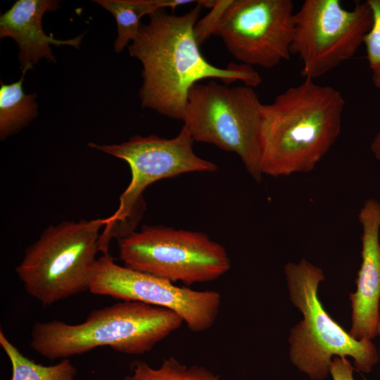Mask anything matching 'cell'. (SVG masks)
<instances>
[{
	"instance_id": "obj_19",
	"label": "cell",
	"mask_w": 380,
	"mask_h": 380,
	"mask_svg": "<svg viewBox=\"0 0 380 380\" xmlns=\"http://www.w3.org/2000/svg\"><path fill=\"white\" fill-rule=\"evenodd\" d=\"M232 0H218L209 13L198 20L194 27V34L199 45L203 44L212 34H215L222 15Z\"/></svg>"
},
{
	"instance_id": "obj_13",
	"label": "cell",
	"mask_w": 380,
	"mask_h": 380,
	"mask_svg": "<svg viewBox=\"0 0 380 380\" xmlns=\"http://www.w3.org/2000/svg\"><path fill=\"white\" fill-rule=\"evenodd\" d=\"M53 0H18L0 16V37H11L19 49L18 58L22 71H27L44 58L55 62L51 45H68L79 49L84 34L67 40L47 35L42 25L46 12L58 8Z\"/></svg>"
},
{
	"instance_id": "obj_17",
	"label": "cell",
	"mask_w": 380,
	"mask_h": 380,
	"mask_svg": "<svg viewBox=\"0 0 380 380\" xmlns=\"http://www.w3.org/2000/svg\"><path fill=\"white\" fill-rule=\"evenodd\" d=\"M127 377L129 380H225L204 367H188L174 357L165 359L158 368L137 361L132 364V375Z\"/></svg>"
},
{
	"instance_id": "obj_21",
	"label": "cell",
	"mask_w": 380,
	"mask_h": 380,
	"mask_svg": "<svg viewBox=\"0 0 380 380\" xmlns=\"http://www.w3.org/2000/svg\"><path fill=\"white\" fill-rule=\"evenodd\" d=\"M372 81L376 88L380 89V68L372 70ZM371 151L374 157L380 160V132L374 137L371 144Z\"/></svg>"
},
{
	"instance_id": "obj_9",
	"label": "cell",
	"mask_w": 380,
	"mask_h": 380,
	"mask_svg": "<svg viewBox=\"0 0 380 380\" xmlns=\"http://www.w3.org/2000/svg\"><path fill=\"white\" fill-rule=\"evenodd\" d=\"M372 23L366 1L351 10L339 0H305L294 15L292 54H298L305 79L315 80L352 58Z\"/></svg>"
},
{
	"instance_id": "obj_18",
	"label": "cell",
	"mask_w": 380,
	"mask_h": 380,
	"mask_svg": "<svg viewBox=\"0 0 380 380\" xmlns=\"http://www.w3.org/2000/svg\"><path fill=\"white\" fill-rule=\"evenodd\" d=\"M372 15L371 28L366 34L367 59L371 70L380 68V0H367Z\"/></svg>"
},
{
	"instance_id": "obj_20",
	"label": "cell",
	"mask_w": 380,
	"mask_h": 380,
	"mask_svg": "<svg viewBox=\"0 0 380 380\" xmlns=\"http://www.w3.org/2000/svg\"><path fill=\"white\" fill-rule=\"evenodd\" d=\"M353 367L346 357H334L330 365V374L333 380H355Z\"/></svg>"
},
{
	"instance_id": "obj_22",
	"label": "cell",
	"mask_w": 380,
	"mask_h": 380,
	"mask_svg": "<svg viewBox=\"0 0 380 380\" xmlns=\"http://www.w3.org/2000/svg\"><path fill=\"white\" fill-rule=\"evenodd\" d=\"M377 333H378V335L380 336V317H379V324H378ZM379 360H380V349L379 351Z\"/></svg>"
},
{
	"instance_id": "obj_3",
	"label": "cell",
	"mask_w": 380,
	"mask_h": 380,
	"mask_svg": "<svg viewBox=\"0 0 380 380\" xmlns=\"http://www.w3.org/2000/svg\"><path fill=\"white\" fill-rule=\"evenodd\" d=\"M182 317L169 309L121 300L92 310L82 323L37 322L30 346L49 360L68 359L101 346L127 355H142L179 329Z\"/></svg>"
},
{
	"instance_id": "obj_14",
	"label": "cell",
	"mask_w": 380,
	"mask_h": 380,
	"mask_svg": "<svg viewBox=\"0 0 380 380\" xmlns=\"http://www.w3.org/2000/svg\"><path fill=\"white\" fill-rule=\"evenodd\" d=\"M109 11L115 18L118 37L114 50L120 53L137 37L143 16L149 15L160 8L176 7L196 2L193 0H96L94 1Z\"/></svg>"
},
{
	"instance_id": "obj_4",
	"label": "cell",
	"mask_w": 380,
	"mask_h": 380,
	"mask_svg": "<svg viewBox=\"0 0 380 380\" xmlns=\"http://www.w3.org/2000/svg\"><path fill=\"white\" fill-rule=\"evenodd\" d=\"M284 273L290 299L303 316L289 337L293 365L312 380L328 376L334 357H350L357 372H371L379 361L372 340L352 337L330 317L318 298L319 284L324 279L322 270L302 259L286 264Z\"/></svg>"
},
{
	"instance_id": "obj_11",
	"label": "cell",
	"mask_w": 380,
	"mask_h": 380,
	"mask_svg": "<svg viewBox=\"0 0 380 380\" xmlns=\"http://www.w3.org/2000/svg\"><path fill=\"white\" fill-rule=\"evenodd\" d=\"M89 291L125 301L165 308L179 315L188 329H210L219 315L221 295L216 291H196L177 286L152 275L120 266L110 254L98 258Z\"/></svg>"
},
{
	"instance_id": "obj_5",
	"label": "cell",
	"mask_w": 380,
	"mask_h": 380,
	"mask_svg": "<svg viewBox=\"0 0 380 380\" xmlns=\"http://www.w3.org/2000/svg\"><path fill=\"white\" fill-rule=\"evenodd\" d=\"M107 217L64 221L46 229L15 272L26 292L45 306L89 291Z\"/></svg>"
},
{
	"instance_id": "obj_6",
	"label": "cell",
	"mask_w": 380,
	"mask_h": 380,
	"mask_svg": "<svg viewBox=\"0 0 380 380\" xmlns=\"http://www.w3.org/2000/svg\"><path fill=\"white\" fill-rule=\"evenodd\" d=\"M262 106L253 87L196 83L188 92L184 125L194 141L235 153L260 182Z\"/></svg>"
},
{
	"instance_id": "obj_12",
	"label": "cell",
	"mask_w": 380,
	"mask_h": 380,
	"mask_svg": "<svg viewBox=\"0 0 380 380\" xmlns=\"http://www.w3.org/2000/svg\"><path fill=\"white\" fill-rule=\"evenodd\" d=\"M362 263L357 289L349 295L352 308L350 335L357 340H372L378 335L380 317V202L366 200L361 208Z\"/></svg>"
},
{
	"instance_id": "obj_7",
	"label": "cell",
	"mask_w": 380,
	"mask_h": 380,
	"mask_svg": "<svg viewBox=\"0 0 380 380\" xmlns=\"http://www.w3.org/2000/svg\"><path fill=\"white\" fill-rule=\"evenodd\" d=\"M124 266L186 285L215 281L231 267L224 246L205 234L164 226H146L119 239Z\"/></svg>"
},
{
	"instance_id": "obj_8",
	"label": "cell",
	"mask_w": 380,
	"mask_h": 380,
	"mask_svg": "<svg viewBox=\"0 0 380 380\" xmlns=\"http://www.w3.org/2000/svg\"><path fill=\"white\" fill-rule=\"evenodd\" d=\"M194 142L183 125L179 134L170 139L153 134L135 135L120 144H88L92 148L125 160L132 175L128 186L120 196L118 209L107 217L99 241L101 252H108L110 239L118 237L121 227L128 222H132V217L139 206L143 192L149 185L184 173L217 170V165L194 152Z\"/></svg>"
},
{
	"instance_id": "obj_10",
	"label": "cell",
	"mask_w": 380,
	"mask_h": 380,
	"mask_svg": "<svg viewBox=\"0 0 380 380\" xmlns=\"http://www.w3.org/2000/svg\"><path fill=\"white\" fill-rule=\"evenodd\" d=\"M294 15L291 0H232L214 34L241 63L272 68L290 58Z\"/></svg>"
},
{
	"instance_id": "obj_16",
	"label": "cell",
	"mask_w": 380,
	"mask_h": 380,
	"mask_svg": "<svg viewBox=\"0 0 380 380\" xmlns=\"http://www.w3.org/2000/svg\"><path fill=\"white\" fill-rule=\"evenodd\" d=\"M0 345L11 365V380H75L77 369L68 359L43 365L29 359L0 331Z\"/></svg>"
},
{
	"instance_id": "obj_23",
	"label": "cell",
	"mask_w": 380,
	"mask_h": 380,
	"mask_svg": "<svg viewBox=\"0 0 380 380\" xmlns=\"http://www.w3.org/2000/svg\"><path fill=\"white\" fill-rule=\"evenodd\" d=\"M122 380H129V379H128L127 376H126V377H125L124 379H122Z\"/></svg>"
},
{
	"instance_id": "obj_1",
	"label": "cell",
	"mask_w": 380,
	"mask_h": 380,
	"mask_svg": "<svg viewBox=\"0 0 380 380\" xmlns=\"http://www.w3.org/2000/svg\"><path fill=\"white\" fill-rule=\"evenodd\" d=\"M203 8V1H197L181 15L160 8L148 15V23L141 24L128 49L142 65L139 96L143 108L183 120L188 92L202 80L218 79L226 84L241 81L253 88L261 83L253 67L230 63L222 68L204 58L194 34Z\"/></svg>"
},
{
	"instance_id": "obj_15",
	"label": "cell",
	"mask_w": 380,
	"mask_h": 380,
	"mask_svg": "<svg viewBox=\"0 0 380 380\" xmlns=\"http://www.w3.org/2000/svg\"><path fill=\"white\" fill-rule=\"evenodd\" d=\"M27 71H22L19 80L11 84H3L0 87V137L19 132L37 115L35 93L27 94L23 82Z\"/></svg>"
},
{
	"instance_id": "obj_2",
	"label": "cell",
	"mask_w": 380,
	"mask_h": 380,
	"mask_svg": "<svg viewBox=\"0 0 380 380\" xmlns=\"http://www.w3.org/2000/svg\"><path fill=\"white\" fill-rule=\"evenodd\" d=\"M344 106L338 90L308 78L263 104L262 175L312 171L340 134Z\"/></svg>"
}]
</instances>
